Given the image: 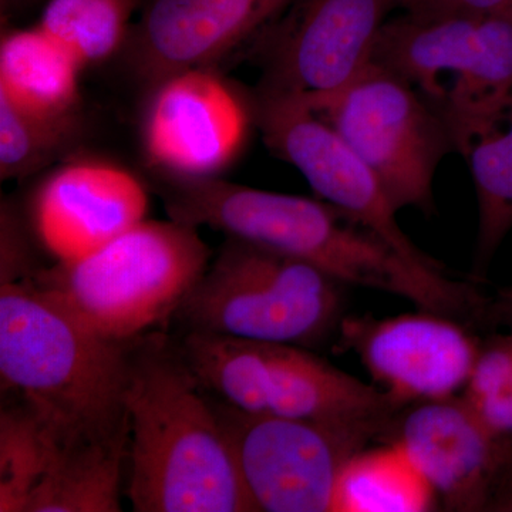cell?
Masks as SVG:
<instances>
[{
    "instance_id": "obj_1",
    "label": "cell",
    "mask_w": 512,
    "mask_h": 512,
    "mask_svg": "<svg viewBox=\"0 0 512 512\" xmlns=\"http://www.w3.org/2000/svg\"><path fill=\"white\" fill-rule=\"evenodd\" d=\"M171 220L224 232L315 266L345 286L392 293L421 311L474 325L487 298L443 269L407 261L379 235L323 200L258 190L218 178L170 181L163 192Z\"/></svg>"
},
{
    "instance_id": "obj_2",
    "label": "cell",
    "mask_w": 512,
    "mask_h": 512,
    "mask_svg": "<svg viewBox=\"0 0 512 512\" xmlns=\"http://www.w3.org/2000/svg\"><path fill=\"white\" fill-rule=\"evenodd\" d=\"M130 340L90 328L32 279L0 285V377L35 414L52 458L128 453Z\"/></svg>"
},
{
    "instance_id": "obj_3",
    "label": "cell",
    "mask_w": 512,
    "mask_h": 512,
    "mask_svg": "<svg viewBox=\"0 0 512 512\" xmlns=\"http://www.w3.org/2000/svg\"><path fill=\"white\" fill-rule=\"evenodd\" d=\"M126 406L134 511H258L211 394L167 335L130 340Z\"/></svg>"
},
{
    "instance_id": "obj_4",
    "label": "cell",
    "mask_w": 512,
    "mask_h": 512,
    "mask_svg": "<svg viewBox=\"0 0 512 512\" xmlns=\"http://www.w3.org/2000/svg\"><path fill=\"white\" fill-rule=\"evenodd\" d=\"M211 255L197 227L144 220L79 261L40 269L32 281L106 338L131 340L175 315Z\"/></svg>"
},
{
    "instance_id": "obj_5",
    "label": "cell",
    "mask_w": 512,
    "mask_h": 512,
    "mask_svg": "<svg viewBox=\"0 0 512 512\" xmlns=\"http://www.w3.org/2000/svg\"><path fill=\"white\" fill-rule=\"evenodd\" d=\"M177 345L208 393L255 416L369 426L382 436L409 406L302 346L192 332Z\"/></svg>"
},
{
    "instance_id": "obj_6",
    "label": "cell",
    "mask_w": 512,
    "mask_h": 512,
    "mask_svg": "<svg viewBox=\"0 0 512 512\" xmlns=\"http://www.w3.org/2000/svg\"><path fill=\"white\" fill-rule=\"evenodd\" d=\"M343 288L306 262L227 238L174 318L185 333L309 348L338 330Z\"/></svg>"
},
{
    "instance_id": "obj_7",
    "label": "cell",
    "mask_w": 512,
    "mask_h": 512,
    "mask_svg": "<svg viewBox=\"0 0 512 512\" xmlns=\"http://www.w3.org/2000/svg\"><path fill=\"white\" fill-rule=\"evenodd\" d=\"M372 62L406 80L453 140L512 93V15L406 12L384 23Z\"/></svg>"
},
{
    "instance_id": "obj_8",
    "label": "cell",
    "mask_w": 512,
    "mask_h": 512,
    "mask_svg": "<svg viewBox=\"0 0 512 512\" xmlns=\"http://www.w3.org/2000/svg\"><path fill=\"white\" fill-rule=\"evenodd\" d=\"M305 104L369 165L397 211H434L437 168L456 148L447 124L399 74L370 62L339 92Z\"/></svg>"
},
{
    "instance_id": "obj_9",
    "label": "cell",
    "mask_w": 512,
    "mask_h": 512,
    "mask_svg": "<svg viewBox=\"0 0 512 512\" xmlns=\"http://www.w3.org/2000/svg\"><path fill=\"white\" fill-rule=\"evenodd\" d=\"M212 402L258 511L333 512L343 467L380 436L375 427L255 416Z\"/></svg>"
},
{
    "instance_id": "obj_10",
    "label": "cell",
    "mask_w": 512,
    "mask_h": 512,
    "mask_svg": "<svg viewBox=\"0 0 512 512\" xmlns=\"http://www.w3.org/2000/svg\"><path fill=\"white\" fill-rule=\"evenodd\" d=\"M403 0H292L252 46L256 96L311 103L348 86L372 62L377 36Z\"/></svg>"
},
{
    "instance_id": "obj_11",
    "label": "cell",
    "mask_w": 512,
    "mask_h": 512,
    "mask_svg": "<svg viewBox=\"0 0 512 512\" xmlns=\"http://www.w3.org/2000/svg\"><path fill=\"white\" fill-rule=\"evenodd\" d=\"M254 106L211 67L150 87L141 124L146 160L170 181L221 177L247 143Z\"/></svg>"
},
{
    "instance_id": "obj_12",
    "label": "cell",
    "mask_w": 512,
    "mask_h": 512,
    "mask_svg": "<svg viewBox=\"0 0 512 512\" xmlns=\"http://www.w3.org/2000/svg\"><path fill=\"white\" fill-rule=\"evenodd\" d=\"M254 110L266 147L298 168L320 200L375 232L407 261L443 269L404 234L399 211L375 173L328 121L289 97L255 94Z\"/></svg>"
},
{
    "instance_id": "obj_13",
    "label": "cell",
    "mask_w": 512,
    "mask_h": 512,
    "mask_svg": "<svg viewBox=\"0 0 512 512\" xmlns=\"http://www.w3.org/2000/svg\"><path fill=\"white\" fill-rule=\"evenodd\" d=\"M338 333V349L355 353L384 392L404 404L466 389L481 348L467 323L421 309L384 319L343 316Z\"/></svg>"
},
{
    "instance_id": "obj_14",
    "label": "cell",
    "mask_w": 512,
    "mask_h": 512,
    "mask_svg": "<svg viewBox=\"0 0 512 512\" xmlns=\"http://www.w3.org/2000/svg\"><path fill=\"white\" fill-rule=\"evenodd\" d=\"M379 440L403 451L443 510L463 512H487L511 446L463 396L409 404Z\"/></svg>"
},
{
    "instance_id": "obj_15",
    "label": "cell",
    "mask_w": 512,
    "mask_h": 512,
    "mask_svg": "<svg viewBox=\"0 0 512 512\" xmlns=\"http://www.w3.org/2000/svg\"><path fill=\"white\" fill-rule=\"evenodd\" d=\"M148 194L136 175L97 160L63 164L29 202V228L53 264L79 261L146 220Z\"/></svg>"
},
{
    "instance_id": "obj_16",
    "label": "cell",
    "mask_w": 512,
    "mask_h": 512,
    "mask_svg": "<svg viewBox=\"0 0 512 512\" xmlns=\"http://www.w3.org/2000/svg\"><path fill=\"white\" fill-rule=\"evenodd\" d=\"M292 0H148L127 46L134 72L153 86L184 70L212 67L256 40Z\"/></svg>"
},
{
    "instance_id": "obj_17",
    "label": "cell",
    "mask_w": 512,
    "mask_h": 512,
    "mask_svg": "<svg viewBox=\"0 0 512 512\" xmlns=\"http://www.w3.org/2000/svg\"><path fill=\"white\" fill-rule=\"evenodd\" d=\"M467 161L478 201L477 278L512 229V93L453 136Z\"/></svg>"
},
{
    "instance_id": "obj_18",
    "label": "cell",
    "mask_w": 512,
    "mask_h": 512,
    "mask_svg": "<svg viewBox=\"0 0 512 512\" xmlns=\"http://www.w3.org/2000/svg\"><path fill=\"white\" fill-rule=\"evenodd\" d=\"M82 64L39 26L10 30L0 42V100L28 116H79Z\"/></svg>"
},
{
    "instance_id": "obj_19",
    "label": "cell",
    "mask_w": 512,
    "mask_h": 512,
    "mask_svg": "<svg viewBox=\"0 0 512 512\" xmlns=\"http://www.w3.org/2000/svg\"><path fill=\"white\" fill-rule=\"evenodd\" d=\"M437 507L430 485L390 443L365 447L349 458L333 501V512H427Z\"/></svg>"
},
{
    "instance_id": "obj_20",
    "label": "cell",
    "mask_w": 512,
    "mask_h": 512,
    "mask_svg": "<svg viewBox=\"0 0 512 512\" xmlns=\"http://www.w3.org/2000/svg\"><path fill=\"white\" fill-rule=\"evenodd\" d=\"M138 0H49L40 29L82 67L110 59L126 45Z\"/></svg>"
},
{
    "instance_id": "obj_21",
    "label": "cell",
    "mask_w": 512,
    "mask_h": 512,
    "mask_svg": "<svg viewBox=\"0 0 512 512\" xmlns=\"http://www.w3.org/2000/svg\"><path fill=\"white\" fill-rule=\"evenodd\" d=\"M52 450L35 414L19 400L0 412V512H26Z\"/></svg>"
},
{
    "instance_id": "obj_22",
    "label": "cell",
    "mask_w": 512,
    "mask_h": 512,
    "mask_svg": "<svg viewBox=\"0 0 512 512\" xmlns=\"http://www.w3.org/2000/svg\"><path fill=\"white\" fill-rule=\"evenodd\" d=\"M77 131L79 116L37 119L0 100V177L16 180L43 170L70 147Z\"/></svg>"
},
{
    "instance_id": "obj_23",
    "label": "cell",
    "mask_w": 512,
    "mask_h": 512,
    "mask_svg": "<svg viewBox=\"0 0 512 512\" xmlns=\"http://www.w3.org/2000/svg\"><path fill=\"white\" fill-rule=\"evenodd\" d=\"M463 392L481 420L512 441V330L481 340L476 367Z\"/></svg>"
},
{
    "instance_id": "obj_24",
    "label": "cell",
    "mask_w": 512,
    "mask_h": 512,
    "mask_svg": "<svg viewBox=\"0 0 512 512\" xmlns=\"http://www.w3.org/2000/svg\"><path fill=\"white\" fill-rule=\"evenodd\" d=\"M22 234V229L18 227V218L12 215L9 208L6 210L3 207L0 285L32 279L42 269L35 265Z\"/></svg>"
},
{
    "instance_id": "obj_25",
    "label": "cell",
    "mask_w": 512,
    "mask_h": 512,
    "mask_svg": "<svg viewBox=\"0 0 512 512\" xmlns=\"http://www.w3.org/2000/svg\"><path fill=\"white\" fill-rule=\"evenodd\" d=\"M433 13H511L512 0H436L429 9L417 15Z\"/></svg>"
},
{
    "instance_id": "obj_26",
    "label": "cell",
    "mask_w": 512,
    "mask_h": 512,
    "mask_svg": "<svg viewBox=\"0 0 512 512\" xmlns=\"http://www.w3.org/2000/svg\"><path fill=\"white\" fill-rule=\"evenodd\" d=\"M487 512H512V441L495 483Z\"/></svg>"
},
{
    "instance_id": "obj_27",
    "label": "cell",
    "mask_w": 512,
    "mask_h": 512,
    "mask_svg": "<svg viewBox=\"0 0 512 512\" xmlns=\"http://www.w3.org/2000/svg\"><path fill=\"white\" fill-rule=\"evenodd\" d=\"M487 323L512 330V286L501 289L494 299H490L487 308Z\"/></svg>"
},
{
    "instance_id": "obj_28",
    "label": "cell",
    "mask_w": 512,
    "mask_h": 512,
    "mask_svg": "<svg viewBox=\"0 0 512 512\" xmlns=\"http://www.w3.org/2000/svg\"><path fill=\"white\" fill-rule=\"evenodd\" d=\"M436 0H403V9L410 13L424 12L430 8Z\"/></svg>"
}]
</instances>
